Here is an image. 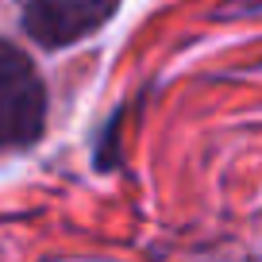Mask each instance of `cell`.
<instances>
[{
	"label": "cell",
	"instance_id": "obj_1",
	"mask_svg": "<svg viewBox=\"0 0 262 262\" xmlns=\"http://www.w3.org/2000/svg\"><path fill=\"white\" fill-rule=\"evenodd\" d=\"M47 127V85L19 47L0 39V155L24 150Z\"/></svg>",
	"mask_w": 262,
	"mask_h": 262
},
{
	"label": "cell",
	"instance_id": "obj_2",
	"mask_svg": "<svg viewBox=\"0 0 262 262\" xmlns=\"http://www.w3.org/2000/svg\"><path fill=\"white\" fill-rule=\"evenodd\" d=\"M16 4L24 31L50 50L93 35L120 8V0H16Z\"/></svg>",
	"mask_w": 262,
	"mask_h": 262
}]
</instances>
